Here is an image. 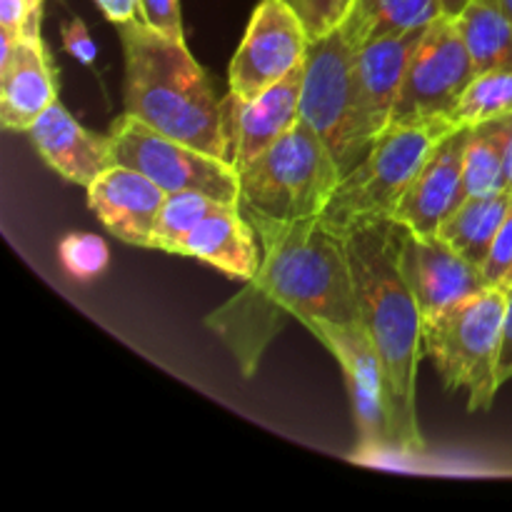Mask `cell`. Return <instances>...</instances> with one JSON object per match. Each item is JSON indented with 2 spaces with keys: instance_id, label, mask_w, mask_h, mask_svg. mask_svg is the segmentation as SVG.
I'll use <instances>...</instances> for the list:
<instances>
[{
  "instance_id": "obj_1",
  "label": "cell",
  "mask_w": 512,
  "mask_h": 512,
  "mask_svg": "<svg viewBox=\"0 0 512 512\" xmlns=\"http://www.w3.org/2000/svg\"><path fill=\"white\" fill-rule=\"evenodd\" d=\"M243 213L260 238L258 273L235 298L213 310L205 325L233 353L240 373L253 378L288 318L303 325L313 320L360 323V313L345 235L320 215L275 220Z\"/></svg>"
},
{
  "instance_id": "obj_2",
  "label": "cell",
  "mask_w": 512,
  "mask_h": 512,
  "mask_svg": "<svg viewBox=\"0 0 512 512\" xmlns=\"http://www.w3.org/2000/svg\"><path fill=\"white\" fill-rule=\"evenodd\" d=\"M405 225L375 220L345 233L360 325L368 333L388 380L393 443L403 453H423L415 380L423 358V315L400 273L398 250Z\"/></svg>"
},
{
  "instance_id": "obj_3",
  "label": "cell",
  "mask_w": 512,
  "mask_h": 512,
  "mask_svg": "<svg viewBox=\"0 0 512 512\" xmlns=\"http://www.w3.org/2000/svg\"><path fill=\"white\" fill-rule=\"evenodd\" d=\"M118 35L125 58V113L180 143L230 160L225 108L185 38L143 20L118 25Z\"/></svg>"
},
{
  "instance_id": "obj_4",
  "label": "cell",
  "mask_w": 512,
  "mask_h": 512,
  "mask_svg": "<svg viewBox=\"0 0 512 512\" xmlns=\"http://www.w3.org/2000/svg\"><path fill=\"white\" fill-rule=\"evenodd\" d=\"M508 288L495 285L423 318V355L433 360L445 388L468 390L470 413H485L498 395Z\"/></svg>"
},
{
  "instance_id": "obj_5",
  "label": "cell",
  "mask_w": 512,
  "mask_h": 512,
  "mask_svg": "<svg viewBox=\"0 0 512 512\" xmlns=\"http://www.w3.org/2000/svg\"><path fill=\"white\" fill-rule=\"evenodd\" d=\"M238 175L240 208L275 220H303L323 215L343 170L323 138L298 120Z\"/></svg>"
},
{
  "instance_id": "obj_6",
  "label": "cell",
  "mask_w": 512,
  "mask_h": 512,
  "mask_svg": "<svg viewBox=\"0 0 512 512\" xmlns=\"http://www.w3.org/2000/svg\"><path fill=\"white\" fill-rule=\"evenodd\" d=\"M450 123H390L370 143L365 158L340 178L320 218L340 235L375 220L395 218L400 200L430 158Z\"/></svg>"
},
{
  "instance_id": "obj_7",
  "label": "cell",
  "mask_w": 512,
  "mask_h": 512,
  "mask_svg": "<svg viewBox=\"0 0 512 512\" xmlns=\"http://www.w3.org/2000/svg\"><path fill=\"white\" fill-rule=\"evenodd\" d=\"M300 120L323 138L343 175L365 158L373 143L365 133L355 88V45L345 38L343 28L310 40L303 63Z\"/></svg>"
},
{
  "instance_id": "obj_8",
  "label": "cell",
  "mask_w": 512,
  "mask_h": 512,
  "mask_svg": "<svg viewBox=\"0 0 512 512\" xmlns=\"http://www.w3.org/2000/svg\"><path fill=\"white\" fill-rule=\"evenodd\" d=\"M108 138L115 165L140 170L165 193L195 190L223 203H240V175L230 160L158 133L130 113L115 120Z\"/></svg>"
},
{
  "instance_id": "obj_9",
  "label": "cell",
  "mask_w": 512,
  "mask_h": 512,
  "mask_svg": "<svg viewBox=\"0 0 512 512\" xmlns=\"http://www.w3.org/2000/svg\"><path fill=\"white\" fill-rule=\"evenodd\" d=\"M473 78V58L458 20L443 15L425 28L410 58L390 123H450V115L458 108Z\"/></svg>"
},
{
  "instance_id": "obj_10",
  "label": "cell",
  "mask_w": 512,
  "mask_h": 512,
  "mask_svg": "<svg viewBox=\"0 0 512 512\" xmlns=\"http://www.w3.org/2000/svg\"><path fill=\"white\" fill-rule=\"evenodd\" d=\"M310 40L303 18L288 0H260L230 63V98H255L303 68Z\"/></svg>"
},
{
  "instance_id": "obj_11",
  "label": "cell",
  "mask_w": 512,
  "mask_h": 512,
  "mask_svg": "<svg viewBox=\"0 0 512 512\" xmlns=\"http://www.w3.org/2000/svg\"><path fill=\"white\" fill-rule=\"evenodd\" d=\"M305 328L333 353V358L343 368L360 448H395L393 425H390L388 380H385L378 350L370 343L363 325L313 320Z\"/></svg>"
},
{
  "instance_id": "obj_12",
  "label": "cell",
  "mask_w": 512,
  "mask_h": 512,
  "mask_svg": "<svg viewBox=\"0 0 512 512\" xmlns=\"http://www.w3.org/2000/svg\"><path fill=\"white\" fill-rule=\"evenodd\" d=\"M398 263L423 318L493 288L483 270L463 258L440 235L420 238L405 228Z\"/></svg>"
},
{
  "instance_id": "obj_13",
  "label": "cell",
  "mask_w": 512,
  "mask_h": 512,
  "mask_svg": "<svg viewBox=\"0 0 512 512\" xmlns=\"http://www.w3.org/2000/svg\"><path fill=\"white\" fill-rule=\"evenodd\" d=\"M470 125L448 130L435 145L430 158L415 175L413 185L400 200L395 218L410 233L420 238H433L440 233L445 220L460 208L465 193V150H468Z\"/></svg>"
},
{
  "instance_id": "obj_14",
  "label": "cell",
  "mask_w": 512,
  "mask_h": 512,
  "mask_svg": "<svg viewBox=\"0 0 512 512\" xmlns=\"http://www.w3.org/2000/svg\"><path fill=\"white\" fill-rule=\"evenodd\" d=\"M168 193L140 170L110 165L88 188V205L95 218L120 238L138 248H153V235Z\"/></svg>"
},
{
  "instance_id": "obj_15",
  "label": "cell",
  "mask_w": 512,
  "mask_h": 512,
  "mask_svg": "<svg viewBox=\"0 0 512 512\" xmlns=\"http://www.w3.org/2000/svg\"><path fill=\"white\" fill-rule=\"evenodd\" d=\"M300 90H303V68L250 100H238L228 95L223 108L230 138V160L235 168L240 170L250 160L258 158L298 123Z\"/></svg>"
},
{
  "instance_id": "obj_16",
  "label": "cell",
  "mask_w": 512,
  "mask_h": 512,
  "mask_svg": "<svg viewBox=\"0 0 512 512\" xmlns=\"http://www.w3.org/2000/svg\"><path fill=\"white\" fill-rule=\"evenodd\" d=\"M423 33L425 28L405 35H390L355 48V88H358L360 115L370 140L378 138L393 120L410 58Z\"/></svg>"
},
{
  "instance_id": "obj_17",
  "label": "cell",
  "mask_w": 512,
  "mask_h": 512,
  "mask_svg": "<svg viewBox=\"0 0 512 512\" xmlns=\"http://www.w3.org/2000/svg\"><path fill=\"white\" fill-rule=\"evenodd\" d=\"M40 158L60 175L85 190L115 165L110 138L85 130L73 115L65 110L60 100H55L28 130Z\"/></svg>"
},
{
  "instance_id": "obj_18",
  "label": "cell",
  "mask_w": 512,
  "mask_h": 512,
  "mask_svg": "<svg viewBox=\"0 0 512 512\" xmlns=\"http://www.w3.org/2000/svg\"><path fill=\"white\" fill-rule=\"evenodd\" d=\"M55 100V70L43 38H20L13 60L0 73V123L15 133H28Z\"/></svg>"
},
{
  "instance_id": "obj_19",
  "label": "cell",
  "mask_w": 512,
  "mask_h": 512,
  "mask_svg": "<svg viewBox=\"0 0 512 512\" xmlns=\"http://www.w3.org/2000/svg\"><path fill=\"white\" fill-rule=\"evenodd\" d=\"M253 223L243 213L240 203L225 205L220 213L205 218L198 228L190 230L178 245L175 255H188L213 265L233 280L248 283L260 265V250L255 243Z\"/></svg>"
},
{
  "instance_id": "obj_20",
  "label": "cell",
  "mask_w": 512,
  "mask_h": 512,
  "mask_svg": "<svg viewBox=\"0 0 512 512\" xmlns=\"http://www.w3.org/2000/svg\"><path fill=\"white\" fill-rule=\"evenodd\" d=\"M443 15V0H358L343 23V33L360 48L390 35L430 28Z\"/></svg>"
},
{
  "instance_id": "obj_21",
  "label": "cell",
  "mask_w": 512,
  "mask_h": 512,
  "mask_svg": "<svg viewBox=\"0 0 512 512\" xmlns=\"http://www.w3.org/2000/svg\"><path fill=\"white\" fill-rule=\"evenodd\" d=\"M512 208V190L505 188L493 195H473L460 203L440 228V238L448 240L463 258L483 268L498 230L503 228Z\"/></svg>"
},
{
  "instance_id": "obj_22",
  "label": "cell",
  "mask_w": 512,
  "mask_h": 512,
  "mask_svg": "<svg viewBox=\"0 0 512 512\" xmlns=\"http://www.w3.org/2000/svg\"><path fill=\"white\" fill-rule=\"evenodd\" d=\"M455 20L475 75L512 70V20L500 0H470Z\"/></svg>"
},
{
  "instance_id": "obj_23",
  "label": "cell",
  "mask_w": 512,
  "mask_h": 512,
  "mask_svg": "<svg viewBox=\"0 0 512 512\" xmlns=\"http://www.w3.org/2000/svg\"><path fill=\"white\" fill-rule=\"evenodd\" d=\"M512 140V113L503 118L470 125L468 150H465V193L493 195L508 188L505 160Z\"/></svg>"
},
{
  "instance_id": "obj_24",
  "label": "cell",
  "mask_w": 512,
  "mask_h": 512,
  "mask_svg": "<svg viewBox=\"0 0 512 512\" xmlns=\"http://www.w3.org/2000/svg\"><path fill=\"white\" fill-rule=\"evenodd\" d=\"M225 205L223 200H215L210 195L195 193V190H183V193H168L160 213L158 228L153 235V250H163V253H173L178 245L183 243L185 235L193 228H198L205 218L220 213Z\"/></svg>"
},
{
  "instance_id": "obj_25",
  "label": "cell",
  "mask_w": 512,
  "mask_h": 512,
  "mask_svg": "<svg viewBox=\"0 0 512 512\" xmlns=\"http://www.w3.org/2000/svg\"><path fill=\"white\" fill-rule=\"evenodd\" d=\"M512 113V70L475 75L450 115V125H478Z\"/></svg>"
},
{
  "instance_id": "obj_26",
  "label": "cell",
  "mask_w": 512,
  "mask_h": 512,
  "mask_svg": "<svg viewBox=\"0 0 512 512\" xmlns=\"http://www.w3.org/2000/svg\"><path fill=\"white\" fill-rule=\"evenodd\" d=\"M58 258L73 280H95L110 263V250L103 238L93 233H68L58 245Z\"/></svg>"
},
{
  "instance_id": "obj_27",
  "label": "cell",
  "mask_w": 512,
  "mask_h": 512,
  "mask_svg": "<svg viewBox=\"0 0 512 512\" xmlns=\"http://www.w3.org/2000/svg\"><path fill=\"white\" fill-rule=\"evenodd\" d=\"M303 18L310 38L318 40L343 28L358 0H288Z\"/></svg>"
},
{
  "instance_id": "obj_28",
  "label": "cell",
  "mask_w": 512,
  "mask_h": 512,
  "mask_svg": "<svg viewBox=\"0 0 512 512\" xmlns=\"http://www.w3.org/2000/svg\"><path fill=\"white\" fill-rule=\"evenodd\" d=\"M483 275L485 280H488L490 285H503L505 278L510 275L512 270V208L508 213V218H505L503 228L498 230V235H495L493 240V248H490L488 258H485L483 263Z\"/></svg>"
},
{
  "instance_id": "obj_29",
  "label": "cell",
  "mask_w": 512,
  "mask_h": 512,
  "mask_svg": "<svg viewBox=\"0 0 512 512\" xmlns=\"http://www.w3.org/2000/svg\"><path fill=\"white\" fill-rule=\"evenodd\" d=\"M140 15L150 28H158L175 38H185L180 0H140Z\"/></svg>"
},
{
  "instance_id": "obj_30",
  "label": "cell",
  "mask_w": 512,
  "mask_h": 512,
  "mask_svg": "<svg viewBox=\"0 0 512 512\" xmlns=\"http://www.w3.org/2000/svg\"><path fill=\"white\" fill-rule=\"evenodd\" d=\"M0 28L15 38H33L40 35V20L33 15L28 0H0Z\"/></svg>"
},
{
  "instance_id": "obj_31",
  "label": "cell",
  "mask_w": 512,
  "mask_h": 512,
  "mask_svg": "<svg viewBox=\"0 0 512 512\" xmlns=\"http://www.w3.org/2000/svg\"><path fill=\"white\" fill-rule=\"evenodd\" d=\"M60 33H63L65 50H68V53L73 55L78 63H83V65L95 63V55H98V50H95L93 38H90V33H88V25H85L83 20L80 18L68 20Z\"/></svg>"
},
{
  "instance_id": "obj_32",
  "label": "cell",
  "mask_w": 512,
  "mask_h": 512,
  "mask_svg": "<svg viewBox=\"0 0 512 512\" xmlns=\"http://www.w3.org/2000/svg\"><path fill=\"white\" fill-rule=\"evenodd\" d=\"M512 378V288H508V308H505L503 343H500L498 358V383H508Z\"/></svg>"
},
{
  "instance_id": "obj_33",
  "label": "cell",
  "mask_w": 512,
  "mask_h": 512,
  "mask_svg": "<svg viewBox=\"0 0 512 512\" xmlns=\"http://www.w3.org/2000/svg\"><path fill=\"white\" fill-rule=\"evenodd\" d=\"M95 5L115 25L130 23V20H143V15H140V0H95Z\"/></svg>"
},
{
  "instance_id": "obj_34",
  "label": "cell",
  "mask_w": 512,
  "mask_h": 512,
  "mask_svg": "<svg viewBox=\"0 0 512 512\" xmlns=\"http://www.w3.org/2000/svg\"><path fill=\"white\" fill-rule=\"evenodd\" d=\"M470 0H443V8H445V15L448 18H458L460 13L465 10V5H468Z\"/></svg>"
},
{
  "instance_id": "obj_35",
  "label": "cell",
  "mask_w": 512,
  "mask_h": 512,
  "mask_svg": "<svg viewBox=\"0 0 512 512\" xmlns=\"http://www.w3.org/2000/svg\"><path fill=\"white\" fill-rule=\"evenodd\" d=\"M505 183L512 190V140H510V148H508V160H505Z\"/></svg>"
},
{
  "instance_id": "obj_36",
  "label": "cell",
  "mask_w": 512,
  "mask_h": 512,
  "mask_svg": "<svg viewBox=\"0 0 512 512\" xmlns=\"http://www.w3.org/2000/svg\"><path fill=\"white\" fill-rule=\"evenodd\" d=\"M30 3V10H33V15L35 18H43V0H28Z\"/></svg>"
},
{
  "instance_id": "obj_37",
  "label": "cell",
  "mask_w": 512,
  "mask_h": 512,
  "mask_svg": "<svg viewBox=\"0 0 512 512\" xmlns=\"http://www.w3.org/2000/svg\"><path fill=\"white\" fill-rule=\"evenodd\" d=\"M500 3H503L505 13H508V15H510V20H512V0H500Z\"/></svg>"
},
{
  "instance_id": "obj_38",
  "label": "cell",
  "mask_w": 512,
  "mask_h": 512,
  "mask_svg": "<svg viewBox=\"0 0 512 512\" xmlns=\"http://www.w3.org/2000/svg\"><path fill=\"white\" fill-rule=\"evenodd\" d=\"M505 288H512V270H510V275H508V278H505Z\"/></svg>"
}]
</instances>
